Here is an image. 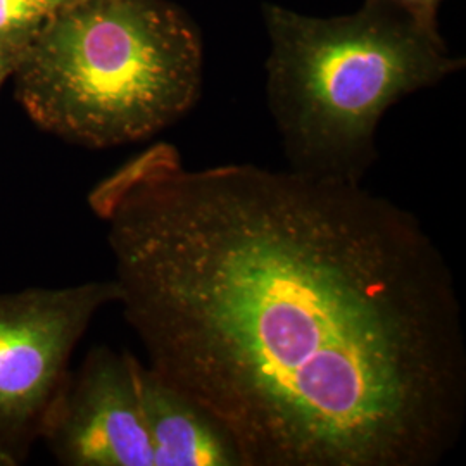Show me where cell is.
<instances>
[{"mask_svg":"<svg viewBox=\"0 0 466 466\" xmlns=\"http://www.w3.org/2000/svg\"><path fill=\"white\" fill-rule=\"evenodd\" d=\"M59 5V0H0V47L23 49Z\"/></svg>","mask_w":466,"mask_h":466,"instance_id":"52a82bcc","label":"cell"},{"mask_svg":"<svg viewBox=\"0 0 466 466\" xmlns=\"http://www.w3.org/2000/svg\"><path fill=\"white\" fill-rule=\"evenodd\" d=\"M147 365L244 466H435L466 421L463 308L417 215L154 144L88 196Z\"/></svg>","mask_w":466,"mask_h":466,"instance_id":"6da1fadb","label":"cell"},{"mask_svg":"<svg viewBox=\"0 0 466 466\" xmlns=\"http://www.w3.org/2000/svg\"><path fill=\"white\" fill-rule=\"evenodd\" d=\"M59 2H61V4H65V2H69V0H59Z\"/></svg>","mask_w":466,"mask_h":466,"instance_id":"8fae6325","label":"cell"},{"mask_svg":"<svg viewBox=\"0 0 466 466\" xmlns=\"http://www.w3.org/2000/svg\"><path fill=\"white\" fill-rule=\"evenodd\" d=\"M269 111L290 169L363 184L389 107L465 66L402 9L367 0L350 16H300L265 5Z\"/></svg>","mask_w":466,"mask_h":466,"instance_id":"3957f363","label":"cell"},{"mask_svg":"<svg viewBox=\"0 0 466 466\" xmlns=\"http://www.w3.org/2000/svg\"><path fill=\"white\" fill-rule=\"evenodd\" d=\"M402 9L423 32L442 38L437 26V11L442 0H383Z\"/></svg>","mask_w":466,"mask_h":466,"instance_id":"ba28073f","label":"cell"},{"mask_svg":"<svg viewBox=\"0 0 466 466\" xmlns=\"http://www.w3.org/2000/svg\"><path fill=\"white\" fill-rule=\"evenodd\" d=\"M19 458L13 451L7 450L4 444H0V466H16Z\"/></svg>","mask_w":466,"mask_h":466,"instance_id":"30bf717a","label":"cell"},{"mask_svg":"<svg viewBox=\"0 0 466 466\" xmlns=\"http://www.w3.org/2000/svg\"><path fill=\"white\" fill-rule=\"evenodd\" d=\"M21 50L13 49V47H0V86L7 78L13 76Z\"/></svg>","mask_w":466,"mask_h":466,"instance_id":"9c48e42d","label":"cell"},{"mask_svg":"<svg viewBox=\"0 0 466 466\" xmlns=\"http://www.w3.org/2000/svg\"><path fill=\"white\" fill-rule=\"evenodd\" d=\"M137 385L154 466H244L217 420L138 360Z\"/></svg>","mask_w":466,"mask_h":466,"instance_id":"8992f818","label":"cell"},{"mask_svg":"<svg viewBox=\"0 0 466 466\" xmlns=\"http://www.w3.org/2000/svg\"><path fill=\"white\" fill-rule=\"evenodd\" d=\"M16 99L42 130L107 149L177 123L199 100L202 42L167 0H69L23 47Z\"/></svg>","mask_w":466,"mask_h":466,"instance_id":"7a4b0ae2","label":"cell"},{"mask_svg":"<svg viewBox=\"0 0 466 466\" xmlns=\"http://www.w3.org/2000/svg\"><path fill=\"white\" fill-rule=\"evenodd\" d=\"M116 302L115 280L0 294V444L17 456L38 435L73 350Z\"/></svg>","mask_w":466,"mask_h":466,"instance_id":"277c9868","label":"cell"},{"mask_svg":"<svg viewBox=\"0 0 466 466\" xmlns=\"http://www.w3.org/2000/svg\"><path fill=\"white\" fill-rule=\"evenodd\" d=\"M38 437L67 466H154L137 385V358L94 348L67 371L44 415Z\"/></svg>","mask_w":466,"mask_h":466,"instance_id":"5b68a950","label":"cell"}]
</instances>
